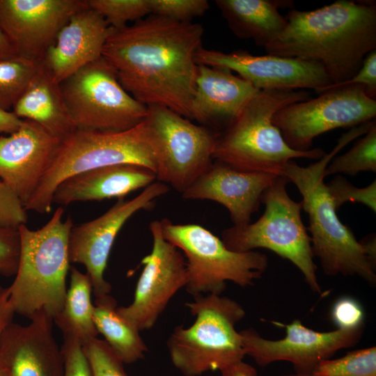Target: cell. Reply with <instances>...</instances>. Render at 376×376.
Returning <instances> with one entry per match:
<instances>
[{
	"label": "cell",
	"instance_id": "cell-1",
	"mask_svg": "<svg viewBox=\"0 0 376 376\" xmlns=\"http://www.w3.org/2000/svg\"><path fill=\"white\" fill-rule=\"evenodd\" d=\"M203 33L199 23L150 15L132 25L111 27L102 56L136 100L191 120L198 68L195 56Z\"/></svg>",
	"mask_w": 376,
	"mask_h": 376
},
{
	"label": "cell",
	"instance_id": "cell-2",
	"mask_svg": "<svg viewBox=\"0 0 376 376\" xmlns=\"http://www.w3.org/2000/svg\"><path fill=\"white\" fill-rule=\"evenodd\" d=\"M287 24L266 47L267 54L313 61L331 84L352 77L366 55L376 49V6L338 0L310 11L291 8Z\"/></svg>",
	"mask_w": 376,
	"mask_h": 376
},
{
	"label": "cell",
	"instance_id": "cell-3",
	"mask_svg": "<svg viewBox=\"0 0 376 376\" xmlns=\"http://www.w3.org/2000/svg\"><path fill=\"white\" fill-rule=\"evenodd\" d=\"M370 123L351 128L336 145L317 162L301 166L290 160L283 176L292 182L302 196V210L308 214L311 247L327 276H357L368 284L376 283V266L365 255L350 227L343 224L324 182L330 161L349 143L366 134Z\"/></svg>",
	"mask_w": 376,
	"mask_h": 376
},
{
	"label": "cell",
	"instance_id": "cell-4",
	"mask_svg": "<svg viewBox=\"0 0 376 376\" xmlns=\"http://www.w3.org/2000/svg\"><path fill=\"white\" fill-rule=\"evenodd\" d=\"M309 98L310 94L303 90L259 91L219 133L213 159L242 171L281 176L290 160L320 159L326 154L324 150L291 148L272 122L275 113L283 107Z\"/></svg>",
	"mask_w": 376,
	"mask_h": 376
},
{
	"label": "cell",
	"instance_id": "cell-5",
	"mask_svg": "<svg viewBox=\"0 0 376 376\" xmlns=\"http://www.w3.org/2000/svg\"><path fill=\"white\" fill-rule=\"evenodd\" d=\"M58 207L49 221L38 230L18 227L20 253L13 283L8 287L15 313L30 318L45 310L53 320L61 312L66 295L70 269L68 239L73 221L63 220Z\"/></svg>",
	"mask_w": 376,
	"mask_h": 376
},
{
	"label": "cell",
	"instance_id": "cell-6",
	"mask_svg": "<svg viewBox=\"0 0 376 376\" xmlns=\"http://www.w3.org/2000/svg\"><path fill=\"white\" fill-rule=\"evenodd\" d=\"M132 164L144 166L156 175L157 154L145 118L120 132L76 129L61 141L58 150L25 210L47 213L57 186L77 173L102 166Z\"/></svg>",
	"mask_w": 376,
	"mask_h": 376
},
{
	"label": "cell",
	"instance_id": "cell-7",
	"mask_svg": "<svg viewBox=\"0 0 376 376\" xmlns=\"http://www.w3.org/2000/svg\"><path fill=\"white\" fill-rule=\"evenodd\" d=\"M194 297L186 303L194 324L177 326L166 343L173 365L185 376H199L242 361V338L235 326L245 316L244 308L225 296Z\"/></svg>",
	"mask_w": 376,
	"mask_h": 376
},
{
	"label": "cell",
	"instance_id": "cell-8",
	"mask_svg": "<svg viewBox=\"0 0 376 376\" xmlns=\"http://www.w3.org/2000/svg\"><path fill=\"white\" fill-rule=\"evenodd\" d=\"M288 182L284 176H276L262 196L265 205L263 214L254 223L225 229L221 240L235 252L258 248L274 252L300 270L313 292L322 293L311 237L301 217L302 203L290 197L286 190Z\"/></svg>",
	"mask_w": 376,
	"mask_h": 376
},
{
	"label": "cell",
	"instance_id": "cell-9",
	"mask_svg": "<svg viewBox=\"0 0 376 376\" xmlns=\"http://www.w3.org/2000/svg\"><path fill=\"white\" fill-rule=\"evenodd\" d=\"M160 221L164 237L184 254L187 270L185 289L198 295H221L226 282L245 288L260 279L268 266L267 256L259 251L235 252L205 227L195 224Z\"/></svg>",
	"mask_w": 376,
	"mask_h": 376
},
{
	"label": "cell",
	"instance_id": "cell-10",
	"mask_svg": "<svg viewBox=\"0 0 376 376\" xmlns=\"http://www.w3.org/2000/svg\"><path fill=\"white\" fill-rule=\"evenodd\" d=\"M60 84L76 129L120 132L137 125L148 115V106L123 88L102 56Z\"/></svg>",
	"mask_w": 376,
	"mask_h": 376
},
{
	"label": "cell",
	"instance_id": "cell-11",
	"mask_svg": "<svg viewBox=\"0 0 376 376\" xmlns=\"http://www.w3.org/2000/svg\"><path fill=\"white\" fill-rule=\"evenodd\" d=\"M146 119L157 149L156 178L182 194L213 163L219 133L162 106H148Z\"/></svg>",
	"mask_w": 376,
	"mask_h": 376
},
{
	"label": "cell",
	"instance_id": "cell-12",
	"mask_svg": "<svg viewBox=\"0 0 376 376\" xmlns=\"http://www.w3.org/2000/svg\"><path fill=\"white\" fill-rule=\"evenodd\" d=\"M318 95L288 104L273 116V123L294 150H308L315 138L323 133L375 119L376 100L362 86L333 88Z\"/></svg>",
	"mask_w": 376,
	"mask_h": 376
},
{
	"label": "cell",
	"instance_id": "cell-13",
	"mask_svg": "<svg viewBox=\"0 0 376 376\" xmlns=\"http://www.w3.org/2000/svg\"><path fill=\"white\" fill-rule=\"evenodd\" d=\"M169 189L161 182H154L131 200H118L97 218L73 225L68 239L71 263L82 264L88 275L95 297L109 295L111 285L104 279L109 256L116 237L127 220L136 212L151 210L155 201Z\"/></svg>",
	"mask_w": 376,
	"mask_h": 376
},
{
	"label": "cell",
	"instance_id": "cell-14",
	"mask_svg": "<svg viewBox=\"0 0 376 376\" xmlns=\"http://www.w3.org/2000/svg\"><path fill=\"white\" fill-rule=\"evenodd\" d=\"M152 237L150 253L141 260L144 266L136 283L133 301L117 307L118 313L140 331L151 329L170 300L187 281L182 253L163 236L160 221L150 223Z\"/></svg>",
	"mask_w": 376,
	"mask_h": 376
},
{
	"label": "cell",
	"instance_id": "cell-15",
	"mask_svg": "<svg viewBox=\"0 0 376 376\" xmlns=\"http://www.w3.org/2000/svg\"><path fill=\"white\" fill-rule=\"evenodd\" d=\"M285 337L279 340L264 338L253 328L240 331L245 356L260 366L284 361L292 364L295 373L313 374L320 363L331 359L340 349L356 345L364 327L319 332L295 320L285 325Z\"/></svg>",
	"mask_w": 376,
	"mask_h": 376
},
{
	"label": "cell",
	"instance_id": "cell-16",
	"mask_svg": "<svg viewBox=\"0 0 376 376\" xmlns=\"http://www.w3.org/2000/svg\"><path fill=\"white\" fill-rule=\"evenodd\" d=\"M198 65L235 72L259 91L314 89L331 84L323 66L315 61L271 54L253 55L237 50L224 52L201 47L196 54Z\"/></svg>",
	"mask_w": 376,
	"mask_h": 376
},
{
	"label": "cell",
	"instance_id": "cell-17",
	"mask_svg": "<svg viewBox=\"0 0 376 376\" xmlns=\"http://www.w3.org/2000/svg\"><path fill=\"white\" fill-rule=\"evenodd\" d=\"M86 0H0V28L17 55L41 62L59 31Z\"/></svg>",
	"mask_w": 376,
	"mask_h": 376
},
{
	"label": "cell",
	"instance_id": "cell-18",
	"mask_svg": "<svg viewBox=\"0 0 376 376\" xmlns=\"http://www.w3.org/2000/svg\"><path fill=\"white\" fill-rule=\"evenodd\" d=\"M60 143L29 120H23L15 132L0 136V180L24 207L36 191Z\"/></svg>",
	"mask_w": 376,
	"mask_h": 376
},
{
	"label": "cell",
	"instance_id": "cell-19",
	"mask_svg": "<svg viewBox=\"0 0 376 376\" xmlns=\"http://www.w3.org/2000/svg\"><path fill=\"white\" fill-rule=\"evenodd\" d=\"M26 326L12 322L0 340V368L8 376H63L61 348L52 332L53 318L45 310Z\"/></svg>",
	"mask_w": 376,
	"mask_h": 376
},
{
	"label": "cell",
	"instance_id": "cell-20",
	"mask_svg": "<svg viewBox=\"0 0 376 376\" xmlns=\"http://www.w3.org/2000/svg\"><path fill=\"white\" fill-rule=\"evenodd\" d=\"M278 175L236 170L215 161L182 194L186 200H209L224 205L233 226H243L258 211L265 191Z\"/></svg>",
	"mask_w": 376,
	"mask_h": 376
},
{
	"label": "cell",
	"instance_id": "cell-21",
	"mask_svg": "<svg viewBox=\"0 0 376 376\" xmlns=\"http://www.w3.org/2000/svg\"><path fill=\"white\" fill-rule=\"evenodd\" d=\"M110 31L106 20L86 4L61 28L42 61L61 83L102 57Z\"/></svg>",
	"mask_w": 376,
	"mask_h": 376
},
{
	"label": "cell",
	"instance_id": "cell-22",
	"mask_svg": "<svg viewBox=\"0 0 376 376\" xmlns=\"http://www.w3.org/2000/svg\"><path fill=\"white\" fill-rule=\"evenodd\" d=\"M258 91L230 70L198 65L191 120L224 130Z\"/></svg>",
	"mask_w": 376,
	"mask_h": 376
},
{
	"label": "cell",
	"instance_id": "cell-23",
	"mask_svg": "<svg viewBox=\"0 0 376 376\" xmlns=\"http://www.w3.org/2000/svg\"><path fill=\"white\" fill-rule=\"evenodd\" d=\"M156 179L155 173L136 164L95 168L63 180L54 192L52 203L62 207L78 201L124 199L130 193L146 188Z\"/></svg>",
	"mask_w": 376,
	"mask_h": 376
},
{
	"label": "cell",
	"instance_id": "cell-24",
	"mask_svg": "<svg viewBox=\"0 0 376 376\" xmlns=\"http://www.w3.org/2000/svg\"><path fill=\"white\" fill-rule=\"evenodd\" d=\"M13 112L20 119L36 123L61 141L76 130L61 84L42 61Z\"/></svg>",
	"mask_w": 376,
	"mask_h": 376
},
{
	"label": "cell",
	"instance_id": "cell-25",
	"mask_svg": "<svg viewBox=\"0 0 376 376\" xmlns=\"http://www.w3.org/2000/svg\"><path fill=\"white\" fill-rule=\"evenodd\" d=\"M215 5L228 27L238 38L252 39L258 46L273 42L287 24L281 8H291L292 1L216 0Z\"/></svg>",
	"mask_w": 376,
	"mask_h": 376
},
{
	"label": "cell",
	"instance_id": "cell-26",
	"mask_svg": "<svg viewBox=\"0 0 376 376\" xmlns=\"http://www.w3.org/2000/svg\"><path fill=\"white\" fill-rule=\"evenodd\" d=\"M93 320L111 350L123 362L133 363L148 352L140 331L117 311V301L109 294L95 298Z\"/></svg>",
	"mask_w": 376,
	"mask_h": 376
},
{
	"label": "cell",
	"instance_id": "cell-27",
	"mask_svg": "<svg viewBox=\"0 0 376 376\" xmlns=\"http://www.w3.org/2000/svg\"><path fill=\"white\" fill-rule=\"evenodd\" d=\"M70 269V287L63 308L54 321L63 337L75 338L83 346L98 335L93 320V288L86 273L74 267Z\"/></svg>",
	"mask_w": 376,
	"mask_h": 376
},
{
	"label": "cell",
	"instance_id": "cell-28",
	"mask_svg": "<svg viewBox=\"0 0 376 376\" xmlns=\"http://www.w3.org/2000/svg\"><path fill=\"white\" fill-rule=\"evenodd\" d=\"M40 62L16 56L0 60V108L14 106L26 89Z\"/></svg>",
	"mask_w": 376,
	"mask_h": 376
},
{
	"label": "cell",
	"instance_id": "cell-29",
	"mask_svg": "<svg viewBox=\"0 0 376 376\" xmlns=\"http://www.w3.org/2000/svg\"><path fill=\"white\" fill-rule=\"evenodd\" d=\"M364 171L376 172L375 120L349 150L330 161L324 170V177L337 173L354 176Z\"/></svg>",
	"mask_w": 376,
	"mask_h": 376
},
{
	"label": "cell",
	"instance_id": "cell-30",
	"mask_svg": "<svg viewBox=\"0 0 376 376\" xmlns=\"http://www.w3.org/2000/svg\"><path fill=\"white\" fill-rule=\"evenodd\" d=\"M316 376H376V347H370L347 352L345 356L320 363Z\"/></svg>",
	"mask_w": 376,
	"mask_h": 376
},
{
	"label": "cell",
	"instance_id": "cell-31",
	"mask_svg": "<svg viewBox=\"0 0 376 376\" xmlns=\"http://www.w3.org/2000/svg\"><path fill=\"white\" fill-rule=\"evenodd\" d=\"M88 7L100 14L113 29L150 15L149 0H86Z\"/></svg>",
	"mask_w": 376,
	"mask_h": 376
},
{
	"label": "cell",
	"instance_id": "cell-32",
	"mask_svg": "<svg viewBox=\"0 0 376 376\" xmlns=\"http://www.w3.org/2000/svg\"><path fill=\"white\" fill-rule=\"evenodd\" d=\"M82 347L91 376H127L123 362L104 340L95 338Z\"/></svg>",
	"mask_w": 376,
	"mask_h": 376
},
{
	"label": "cell",
	"instance_id": "cell-33",
	"mask_svg": "<svg viewBox=\"0 0 376 376\" xmlns=\"http://www.w3.org/2000/svg\"><path fill=\"white\" fill-rule=\"evenodd\" d=\"M326 185L336 210L345 202L352 201L363 204L376 212L375 180L369 185L359 188L345 178L337 175Z\"/></svg>",
	"mask_w": 376,
	"mask_h": 376
},
{
	"label": "cell",
	"instance_id": "cell-34",
	"mask_svg": "<svg viewBox=\"0 0 376 376\" xmlns=\"http://www.w3.org/2000/svg\"><path fill=\"white\" fill-rule=\"evenodd\" d=\"M150 15L178 22H191L210 8L206 0H149Z\"/></svg>",
	"mask_w": 376,
	"mask_h": 376
},
{
	"label": "cell",
	"instance_id": "cell-35",
	"mask_svg": "<svg viewBox=\"0 0 376 376\" xmlns=\"http://www.w3.org/2000/svg\"><path fill=\"white\" fill-rule=\"evenodd\" d=\"M20 253L18 228L0 226V274L15 275Z\"/></svg>",
	"mask_w": 376,
	"mask_h": 376
},
{
	"label": "cell",
	"instance_id": "cell-36",
	"mask_svg": "<svg viewBox=\"0 0 376 376\" xmlns=\"http://www.w3.org/2000/svg\"><path fill=\"white\" fill-rule=\"evenodd\" d=\"M356 85L363 86L366 94L376 99V49L366 55L361 68L352 77L340 83L331 84L315 91L320 94L330 89Z\"/></svg>",
	"mask_w": 376,
	"mask_h": 376
},
{
	"label": "cell",
	"instance_id": "cell-37",
	"mask_svg": "<svg viewBox=\"0 0 376 376\" xmlns=\"http://www.w3.org/2000/svg\"><path fill=\"white\" fill-rule=\"evenodd\" d=\"M331 318L339 329L354 330L364 327L363 308L357 300L350 297H343L335 302Z\"/></svg>",
	"mask_w": 376,
	"mask_h": 376
},
{
	"label": "cell",
	"instance_id": "cell-38",
	"mask_svg": "<svg viewBox=\"0 0 376 376\" xmlns=\"http://www.w3.org/2000/svg\"><path fill=\"white\" fill-rule=\"evenodd\" d=\"M24 207L14 193L0 180V226L18 228L27 222Z\"/></svg>",
	"mask_w": 376,
	"mask_h": 376
},
{
	"label": "cell",
	"instance_id": "cell-39",
	"mask_svg": "<svg viewBox=\"0 0 376 376\" xmlns=\"http://www.w3.org/2000/svg\"><path fill=\"white\" fill-rule=\"evenodd\" d=\"M61 348L64 361L63 376H91L87 358L78 340L63 337Z\"/></svg>",
	"mask_w": 376,
	"mask_h": 376
},
{
	"label": "cell",
	"instance_id": "cell-40",
	"mask_svg": "<svg viewBox=\"0 0 376 376\" xmlns=\"http://www.w3.org/2000/svg\"><path fill=\"white\" fill-rule=\"evenodd\" d=\"M15 311L10 299L9 288L0 285V340L3 332L13 322Z\"/></svg>",
	"mask_w": 376,
	"mask_h": 376
},
{
	"label": "cell",
	"instance_id": "cell-41",
	"mask_svg": "<svg viewBox=\"0 0 376 376\" xmlns=\"http://www.w3.org/2000/svg\"><path fill=\"white\" fill-rule=\"evenodd\" d=\"M23 120L18 118L13 111L0 108V133L12 134L21 126Z\"/></svg>",
	"mask_w": 376,
	"mask_h": 376
},
{
	"label": "cell",
	"instance_id": "cell-42",
	"mask_svg": "<svg viewBox=\"0 0 376 376\" xmlns=\"http://www.w3.org/2000/svg\"><path fill=\"white\" fill-rule=\"evenodd\" d=\"M219 372L221 376H258L255 368L244 362L243 360L229 366Z\"/></svg>",
	"mask_w": 376,
	"mask_h": 376
},
{
	"label": "cell",
	"instance_id": "cell-43",
	"mask_svg": "<svg viewBox=\"0 0 376 376\" xmlns=\"http://www.w3.org/2000/svg\"><path fill=\"white\" fill-rule=\"evenodd\" d=\"M365 255L376 266V237L375 234H370L359 241Z\"/></svg>",
	"mask_w": 376,
	"mask_h": 376
},
{
	"label": "cell",
	"instance_id": "cell-44",
	"mask_svg": "<svg viewBox=\"0 0 376 376\" xmlns=\"http://www.w3.org/2000/svg\"><path fill=\"white\" fill-rule=\"evenodd\" d=\"M17 53L6 35L0 28V60L16 56Z\"/></svg>",
	"mask_w": 376,
	"mask_h": 376
},
{
	"label": "cell",
	"instance_id": "cell-45",
	"mask_svg": "<svg viewBox=\"0 0 376 376\" xmlns=\"http://www.w3.org/2000/svg\"><path fill=\"white\" fill-rule=\"evenodd\" d=\"M281 376H316V375H315L314 374H301V373H295L293 374L283 375Z\"/></svg>",
	"mask_w": 376,
	"mask_h": 376
},
{
	"label": "cell",
	"instance_id": "cell-46",
	"mask_svg": "<svg viewBox=\"0 0 376 376\" xmlns=\"http://www.w3.org/2000/svg\"><path fill=\"white\" fill-rule=\"evenodd\" d=\"M0 376H8L4 370L0 368Z\"/></svg>",
	"mask_w": 376,
	"mask_h": 376
}]
</instances>
